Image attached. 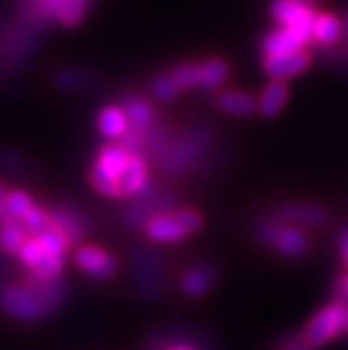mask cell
<instances>
[{"instance_id":"1","label":"cell","mask_w":348,"mask_h":350,"mask_svg":"<svg viewBox=\"0 0 348 350\" xmlns=\"http://www.w3.org/2000/svg\"><path fill=\"white\" fill-rule=\"evenodd\" d=\"M348 320L347 302H332L323 310H320L313 319L309 320L302 333V342L308 349H318L329 343L331 340L345 333Z\"/></svg>"},{"instance_id":"2","label":"cell","mask_w":348,"mask_h":350,"mask_svg":"<svg viewBox=\"0 0 348 350\" xmlns=\"http://www.w3.org/2000/svg\"><path fill=\"white\" fill-rule=\"evenodd\" d=\"M270 14L281 27H291L306 40L313 38L314 16L311 5L300 0H273L270 5Z\"/></svg>"},{"instance_id":"3","label":"cell","mask_w":348,"mask_h":350,"mask_svg":"<svg viewBox=\"0 0 348 350\" xmlns=\"http://www.w3.org/2000/svg\"><path fill=\"white\" fill-rule=\"evenodd\" d=\"M0 302L5 311L23 320H34L43 315L44 302L31 286H5L0 293Z\"/></svg>"},{"instance_id":"4","label":"cell","mask_w":348,"mask_h":350,"mask_svg":"<svg viewBox=\"0 0 348 350\" xmlns=\"http://www.w3.org/2000/svg\"><path fill=\"white\" fill-rule=\"evenodd\" d=\"M309 62H311V55L304 49H300L295 52L279 53V55H267L263 66L272 79L286 80L308 70Z\"/></svg>"},{"instance_id":"5","label":"cell","mask_w":348,"mask_h":350,"mask_svg":"<svg viewBox=\"0 0 348 350\" xmlns=\"http://www.w3.org/2000/svg\"><path fill=\"white\" fill-rule=\"evenodd\" d=\"M75 263L94 280H107L116 271L114 258L96 245L80 247L75 253Z\"/></svg>"},{"instance_id":"6","label":"cell","mask_w":348,"mask_h":350,"mask_svg":"<svg viewBox=\"0 0 348 350\" xmlns=\"http://www.w3.org/2000/svg\"><path fill=\"white\" fill-rule=\"evenodd\" d=\"M309 41L304 36L299 34L291 27H281L278 31H272L263 41V50L267 55H279V53L295 52L304 49Z\"/></svg>"},{"instance_id":"7","label":"cell","mask_w":348,"mask_h":350,"mask_svg":"<svg viewBox=\"0 0 348 350\" xmlns=\"http://www.w3.org/2000/svg\"><path fill=\"white\" fill-rule=\"evenodd\" d=\"M119 196H135L142 191L148 182V167L141 157L132 155L126 167L118 176Z\"/></svg>"},{"instance_id":"8","label":"cell","mask_w":348,"mask_h":350,"mask_svg":"<svg viewBox=\"0 0 348 350\" xmlns=\"http://www.w3.org/2000/svg\"><path fill=\"white\" fill-rule=\"evenodd\" d=\"M146 231H148L150 239L157 240V242H178L185 235H189L176 215H165V213L151 217L146 224Z\"/></svg>"},{"instance_id":"9","label":"cell","mask_w":348,"mask_h":350,"mask_svg":"<svg viewBox=\"0 0 348 350\" xmlns=\"http://www.w3.org/2000/svg\"><path fill=\"white\" fill-rule=\"evenodd\" d=\"M288 100V85L284 84V80L272 79L269 84L265 85L263 91L258 100V111L265 118H272V116L279 114L281 109L284 107Z\"/></svg>"},{"instance_id":"10","label":"cell","mask_w":348,"mask_h":350,"mask_svg":"<svg viewBox=\"0 0 348 350\" xmlns=\"http://www.w3.org/2000/svg\"><path fill=\"white\" fill-rule=\"evenodd\" d=\"M217 105L226 114L240 116V118L251 116L258 109V103L251 94L243 93V91H235V89L221 93V96L217 100Z\"/></svg>"},{"instance_id":"11","label":"cell","mask_w":348,"mask_h":350,"mask_svg":"<svg viewBox=\"0 0 348 350\" xmlns=\"http://www.w3.org/2000/svg\"><path fill=\"white\" fill-rule=\"evenodd\" d=\"M128 123L130 121L126 118V112L121 111L119 107H107L98 118V129L109 139L123 137L128 132Z\"/></svg>"},{"instance_id":"12","label":"cell","mask_w":348,"mask_h":350,"mask_svg":"<svg viewBox=\"0 0 348 350\" xmlns=\"http://www.w3.org/2000/svg\"><path fill=\"white\" fill-rule=\"evenodd\" d=\"M273 245L281 251L284 256L290 258H297L300 254H304L308 251V239L300 230L297 228H281L273 240Z\"/></svg>"},{"instance_id":"13","label":"cell","mask_w":348,"mask_h":350,"mask_svg":"<svg viewBox=\"0 0 348 350\" xmlns=\"http://www.w3.org/2000/svg\"><path fill=\"white\" fill-rule=\"evenodd\" d=\"M341 23L334 14L323 13L314 16L313 23V40L322 44H332L340 40Z\"/></svg>"},{"instance_id":"14","label":"cell","mask_w":348,"mask_h":350,"mask_svg":"<svg viewBox=\"0 0 348 350\" xmlns=\"http://www.w3.org/2000/svg\"><path fill=\"white\" fill-rule=\"evenodd\" d=\"M281 213L288 221H297L308 226H320L327 219L325 212L313 204H290V206H284Z\"/></svg>"},{"instance_id":"15","label":"cell","mask_w":348,"mask_h":350,"mask_svg":"<svg viewBox=\"0 0 348 350\" xmlns=\"http://www.w3.org/2000/svg\"><path fill=\"white\" fill-rule=\"evenodd\" d=\"M228 64L222 59H208L201 64V82L199 85L206 91L221 88L228 79Z\"/></svg>"},{"instance_id":"16","label":"cell","mask_w":348,"mask_h":350,"mask_svg":"<svg viewBox=\"0 0 348 350\" xmlns=\"http://www.w3.org/2000/svg\"><path fill=\"white\" fill-rule=\"evenodd\" d=\"M27 228L23 222L16 221L11 224H4L0 228V247L8 253H18L20 247L25 244Z\"/></svg>"},{"instance_id":"17","label":"cell","mask_w":348,"mask_h":350,"mask_svg":"<svg viewBox=\"0 0 348 350\" xmlns=\"http://www.w3.org/2000/svg\"><path fill=\"white\" fill-rule=\"evenodd\" d=\"M132 153L123 146H118V144H111V146H105L100 153V159H98V164H102L103 167H107L111 173L121 174L124 167H126L128 160H130Z\"/></svg>"},{"instance_id":"18","label":"cell","mask_w":348,"mask_h":350,"mask_svg":"<svg viewBox=\"0 0 348 350\" xmlns=\"http://www.w3.org/2000/svg\"><path fill=\"white\" fill-rule=\"evenodd\" d=\"M36 239L40 240L41 245H43L44 253L55 254V256H64L66 253L68 244H70V240L68 237L62 233L59 228H55L53 224H50L46 230H43L41 233L36 235Z\"/></svg>"},{"instance_id":"19","label":"cell","mask_w":348,"mask_h":350,"mask_svg":"<svg viewBox=\"0 0 348 350\" xmlns=\"http://www.w3.org/2000/svg\"><path fill=\"white\" fill-rule=\"evenodd\" d=\"M91 182H93L94 189L98 192H102L103 196H119L118 174L111 173L109 169L103 167L98 162L94 164L93 171H91Z\"/></svg>"},{"instance_id":"20","label":"cell","mask_w":348,"mask_h":350,"mask_svg":"<svg viewBox=\"0 0 348 350\" xmlns=\"http://www.w3.org/2000/svg\"><path fill=\"white\" fill-rule=\"evenodd\" d=\"M124 112H126L128 121L137 129L150 124L153 120V111H151L150 103L141 100V98H130L124 105Z\"/></svg>"},{"instance_id":"21","label":"cell","mask_w":348,"mask_h":350,"mask_svg":"<svg viewBox=\"0 0 348 350\" xmlns=\"http://www.w3.org/2000/svg\"><path fill=\"white\" fill-rule=\"evenodd\" d=\"M171 77L176 82L178 88H180V91L181 89L196 88L201 82V64H194V62L181 64V66L172 70Z\"/></svg>"},{"instance_id":"22","label":"cell","mask_w":348,"mask_h":350,"mask_svg":"<svg viewBox=\"0 0 348 350\" xmlns=\"http://www.w3.org/2000/svg\"><path fill=\"white\" fill-rule=\"evenodd\" d=\"M5 206L16 221H23L27 213L34 208V203H32L31 196L23 191H11L5 194Z\"/></svg>"},{"instance_id":"23","label":"cell","mask_w":348,"mask_h":350,"mask_svg":"<svg viewBox=\"0 0 348 350\" xmlns=\"http://www.w3.org/2000/svg\"><path fill=\"white\" fill-rule=\"evenodd\" d=\"M210 286H212V278H210L208 272L201 271V269L190 271L185 275V280H183V290L192 297H199V295L206 293Z\"/></svg>"},{"instance_id":"24","label":"cell","mask_w":348,"mask_h":350,"mask_svg":"<svg viewBox=\"0 0 348 350\" xmlns=\"http://www.w3.org/2000/svg\"><path fill=\"white\" fill-rule=\"evenodd\" d=\"M62 267H64V256H55V254L44 253L40 262L32 267V271H34V274L38 278L53 280L62 271Z\"/></svg>"},{"instance_id":"25","label":"cell","mask_w":348,"mask_h":350,"mask_svg":"<svg viewBox=\"0 0 348 350\" xmlns=\"http://www.w3.org/2000/svg\"><path fill=\"white\" fill-rule=\"evenodd\" d=\"M43 254H44V249L38 239H27L25 244H23L22 247H20V251H18L20 260H22L27 267H31V269L36 265V263L40 262Z\"/></svg>"},{"instance_id":"26","label":"cell","mask_w":348,"mask_h":350,"mask_svg":"<svg viewBox=\"0 0 348 350\" xmlns=\"http://www.w3.org/2000/svg\"><path fill=\"white\" fill-rule=\"evenodd\" d=\"M23 224H25L27 230L38 235V233H41V231L46 230V228L52 224V217H50L49 213L44 212V210L36 208L34 206V208L27 213L25 217H23Z\"/></svg>"},{"instance_id":"27","label":"cell","mask_w":348,"mask_h":350,"mask_svg":"<svg viewBox=\"0 0 348 350\" xmlns=\"http://www.w3.org/2000/svg\"><path fill=\"white\" fill-rule=\"evenodd\" d=\"M180 88L176 85V82L172 80L171 75H159L153 82V93L155 96L168 102V100H172L176 96Z\"/></svg>"},{"instance_id":"28","label":"cell","mask_w":348,"mask_h":350,"mask_svg":"<svg viewBox=\"0 0 348 350\" xmlns=\"http://www.w3.org/2000/svg\"><path fill=\"white\" fill-rule=\"evenodd\" d=\"M176 217L178 221L181 222V226L187 230V233H194V231H198L199 228H201V224H203L201 215H199L198 212H194V210H180V212L176 213Z\"/></svg>"},{"instance_id":"29","label":"cell","mask_w":348,"mask_h":350,"mask_svg":"<svg viewBox=\"0 0 348 350\" xmlns=\"http://www.w3.org/2000/svg\"><path fill=\"white\" fill-rule=\"evenodd\" d=\"M340 251H341V260L345 262V265L348 267V230L343 231V235L340 239Z\"/></svg>"},{"instance_id":"30","label":"cell","mask_w":348,"mask_h":350,"mask_svg":"<svg viewBox=\"0 0 348 350\" xmlns=\"http://www.w3.org/2000/svg\"><path fill=\"white\" fill-rule=\"evenodd\" d=\"M163 350H198V349L190 345V343L178 342V343H172V345H169L168 349H163Z\"/></svg>"},{"instance_id":"31","label":"cell","mask_w":348,"mask_h":350,"mask_svg":"<svg viewBox=\"0 0 348 350\" xmlns=\"http://www.w3.org/2000/svg\"><path fill=\"white\" fill-rule=\"evenodd\" d=\"M340 292L343 293V299H341V302H347V304H348V274L345 275L343 281H341Z\"/></svg>"},{"instance_id":"32","label":"cell","mask_w":348,"mask_h":350,"mask_svg":"<svg viewBox=\"0 0 348 350\" xmlns=\"http://www.w3.org/2000/svg\"><path fill=\"white\" fill-rule=\"evenodd\" d=\"M5 194H8V192H5V189L2 187V183H0V210L5 206Z\"/></svg>"},{"instance_id":"33","label":"cell","mask_w":348,"mask_h":350,"mask_svg":"<svg viewBox=\"0 0 348 350\" xmlns=\"http://www.w3.org/2000/svg\"><path fill=\"white\" fill-rule=\"evenodd\" d=\"M345 333H348V320H347V327H345Z\"/></svg>"},{"instance_id":"34","label":"cell","mask_w":348,"mask_h":350,"mask_svg":"<svg viewBox=\"0 0 348 350\" xmlns=\"http://www.w3.org/2000/svg\"><path fill=\"white\" fill-rule=\"evenodd\" d=\"M293 350H299V349H293Z\"/></svg>"}]
</instances>
